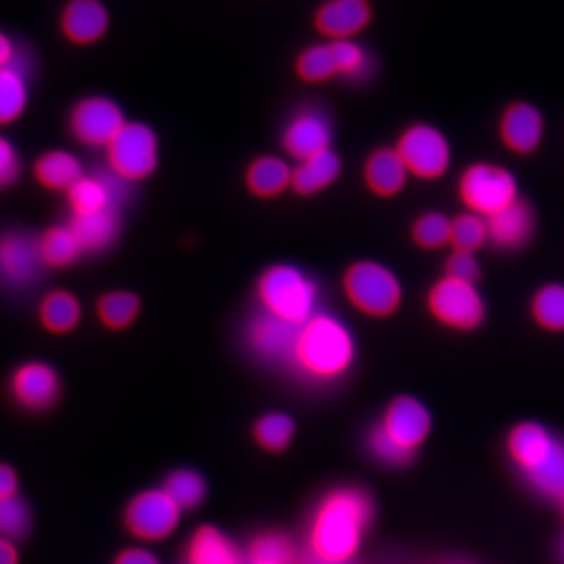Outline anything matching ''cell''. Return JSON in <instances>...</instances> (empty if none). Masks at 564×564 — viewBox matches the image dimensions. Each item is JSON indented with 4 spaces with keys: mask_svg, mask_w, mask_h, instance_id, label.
Listing matches in <instances>:
<instances>
[{
    "mask_svg": "<svg viewBox=\"0 0 564 564\" xmlns=\"http://www.w3.org/2000/svg\"><path fill=\"white\" fill-rule=\"evenodd\" d=\"M372 513V502L358 489H339L329 494L318 507L311 529L314 555L322 563L348 562L361 545Z\"/></svg>",
    "mask_w": 564,
    "mask_h": 564,
    "instance_id": "cell-1",
    "label": "cell"
},
{
    "mask_svg": "<svg viewBox=\"0 0 564 564\" xmlns=\"http://www.w3.org/2000/svg\"><path fill=\"white\" fill-rule=\"evenodd\" d=\"M355 358L348 326L332 314L317 313L300 328L292 366L315 381H332L347 373Z\"/></svg>",
    "mask_w": 564,
    "mask_h": 564,
    "instance_id": "cell-2",
    "label": "cell"
},
{
    "mask_svg": "<svg viewBox=\"0 0 564 564\" xmlns=\"http://www.w3.org/2000/svg\"><path fill=\"white\" fill-rule=\"evenodd\" d=\"M511 458L534 491L564 500V441L540 423L516 426L508 440Z\"/></svg>",
    "mask_w": 564,
    "mask_h": 564,
    "instance_id": "cell-3",
    "label": "cell"
},
{
    "mask_svg": "<svg viewBox=\"0 0 564 564\" xmlns=\"http://www.w3.org/2000/svg\"><path fill=\"white\" fill-rule=\"evenodd\" d=\"M262 311L302 326L318 313L317 282L291 263H276L259 276L256 285Z\"/></svg>",
    "mask_w": 564,
    "mask_h": 564,
    "instance_id": "cell-4",
    "label": "cell"
},
{
    "mask_svg": "<svg viewBox=\"0 0 564 564\" xmlns=\"http://www.w3.org/2000/svg\"><path fill=\"white\" fill-rule=\"evenodd\" d=\"M344 292L359 313L373 318H388L403 303V285L384 263L359 261L344 274Z\"/></svg>",
    "mask_w": 564,
    "mask_h": 564,
    "instance_id": "cell-5",
    "label": "cell"
},
{
    "mask_svg": "<svg viewBox=\"0 0 564 564\" xmlns=\"http://www.w3.org/2000/svg\"><path fill=\"white\" fill-rule=\"evenodd\" d=\"M464 209L489 218L521 198L519 182L510 170L492 162H474L459 174L456 184Z\"/></svg>",
    "mask_w": 564,
    "mask_h": 564,
    "instance_id": "cell-6",
    "label": "cell"
},
{
    "mask_svg": "<svg viewBox=\"0 0 564 564\" xmlns=\"http://www.w3.org/2000/svg\"><path fill=\"white\" fill-rule=\"evenodd\" d=\"M426 310L434 322L456 333L477 332L488 317V306L478 285L440 278L426 295Z\"/></svg>",
    "mask_w": 564,
    "mask_h": 564,
    "instance_id": "cell-7",
    "label": "cell"
},
{
    "mask_svg": "<svg viewBox=\"0 0 564 564\" xmlns=\"http://www.w3.org/2000/svg\"><path fill=\"white\" fill-rule=\"evenodd\" d=\"M109 172L124 184L148 180L159 166V139L151 126L128 121L106 148Z\"/></svg>",
    "mask_w": 564,
    "mask_h": 564,
    "instance_id": "cell-8",
    "label": "cell"
},
{
    "mask_svg": "<svg viewBox=\"0 0 564 564\" xmlns=\"http://www.w3.org/2000/svg\"><path fill=\"white\" fill-rule=\"evenodd\" d=\"M393 148L410 176L421 181L443 180L454 159L451 141L441 129L429 122H415L404 129Z\"/></svg>",
    "mask_w": 564,
    "mask_h": 564,
    "instance_id": "cell-9",
    "label": "cell"
},
{
    "mask_svg": "<svg viewBox=\"0 0 564 564\" xmlns=\"http://www.w3.org/2000/svg\"><path fill=\"white\" fill-rule=\"evenodd\" d=\"M126 115L120 104L109 96H85L69 111L70 135L88 148L109 147L111 140L124 128Z\"/></svg>",
    "mask_w": 564,
    "mask_h": 564,
    "instance_id": "cell-10",
    "label": "cell"
},
{
    "mask_svg": "<svg viewBox=\"0 0 564 564\" xmlns=\"http://www.w3.org/2000/svg\"><path fill=\"white\" fill-rule=\"evenodd\" d=\"M41 262L39 236L21 229L0 234V284L11 291H24L39 281Z\"/></svg>",
    "mask_w": 564,
    "mask_h": 564,
    "instance_id": "cell-11",
    "label": "cell"
},
{
    "mask_svg": "<svg viewBox=\"0 0 564 564\" xmlns=\"http://www.w3.org/2000/svg\"><path fill=\"white\" fill-rule=\"evenodd\" d=\"M181 508L165 491L137 496L126 511V524L141 540L159 541L169 536L180 522Z\"/></svg>",
    "mask_w": 564,
    "mask_h": 564,
    "instance_id": "cell-12",
    "label": "cell"
},
{
    "mask_svg": "<svg viewBox=\"0 0 564 564\" xmlns=\"http://www.w3.org/2000/svg\"><path fill=\"white\" fill-rule=\"evenodd\" d=\"M110 28V10L102 0H66L58 17L63 39L77 47L95 46Z\"/></svg>",
    "mask_w": 564,
    "mask_h": 564,
    "instance_id": "cell-13",
    "label": "cell"
},
{
    "mask_svg": "<svg viewBox=\"0 0 564 564\" xmlns=\"http://www.w3.org/2000/svg\"><path fill=\"white\" fill-rule=\"evenodd\" d=\"M545 121L543 113L533 104L511 102L499 121V139L511 154L532 155L543 144Z\"/></svg>",
    "mask_w": 564,
    "mask_h": 564,
    "instance_id": "cell-14",
    "label": "cell"
},
{
    "mask_svg": "<svg viewBox=\"0 0 564 564\" xmlns=\"http://www.w3.org/2000/svg\"><path fill=\"white\" fill-rule=\"evenodd\" d=\"M300 328L302 326L261 311L248 325L247 340L259 358L270 362L292 364Z\"/></svg>",
    "mask_w": 564,
    "mask_h": 564,
    "instance_id": "cell-15",
    "label": "cell"
},
{
    "mask_svg": "<svg viewBox=\"0 0 564 564\" xmlns=\"http://www.w3.org/2000/svg\"><path fill=\"white\" fill-rule=\"evenodd\" d=\"M372 20L369 0H325L315 11L314 28L329 41L355 40Z\"/></svg>",
    "mask_w": 564,
    "mask_h": 564,
    "instance_id": "cell-16",
    "label": "cell"
},
{
    "mask_svg": "<svg viewBox=\"0 0 564 564\" xmlns=\"http://www.w3.org/2000/svg\"><path fill=\"white\" fill-rule=\"evenodd\" d=\"M11 393L25 410L44 411L57 402L62 381L51 364L32 361L22 364L11 377Z\"/></svg>",
    "mask_w": 564,
    "mask_h": 564,
    "instance_id": "cell-17",
    "label": "cell"
},
{
    "mask_svg": "<svg viewBox=\"0 0 564 564\" xmlns=\"http://www.w3.org/2000/svg\"><path fill=\"white\" fill-rule=\"evenodd\" d=\"M488 245L496 250L514 252L524 250L536 232V214L532 204L519 198L511 206L486 218Z\"/></svg>",
    "mask_w": 564,
    "mask_h": 564,
    "instance_id": "cell-18",
    "label": "cell"
},
{
    "mask_svg": "<svg viewBox=\"0 0 564 564\" xmlns=\"http://www.w3.org/2000/svg\"><path fill=\"white\" fill-rule=\"evenodd\" d=\"M332 122L317 109L299 111L282 133V147L296 162L332 150Z\"/></svg>",
    "mask_w": 564,
    "mask_h": 564,
    "instance_id": "cell-19",
    "label": "cell"
},
{
    "mask_svg": "<svg viewBox=\"0 0 564 564\" xmlns=\"http://www.w3.org/2000/svg\"><path fill=\"white\" fill-rule=\"evenodd\" d=\"M380 425L397 444L414 452L429 436L432 417L419 400L400 397L388 408Z\"/></svg>",
    "mask_w": 564,
    "mask_h": 564,
    "instance_id": "cell-20",
    "label": "cell"
},
{
    "mask_svg": "<svg viewBox=\"0 0 564 564\" xmlns=\"http://www.w3.org/2000/svg\"><path fill=\"white\" fill-rule=\"evenodd\" d=\"M122 185L124 182L118 180L110 172L107 174H85L80 181H77L66 193L70 215L96 214L110 209V207H120L122 203Z\"/></svg>",
    "mask_w": 564,
    "mask_h": 564,
    "instance_id": "cell-21",
    "label": "cell"
},
{
    "mask_svg": "<svg viewBox=\"0 0 564 564\" xmlns=\"http://www.w3.org/2000/svg\"><path fill=\"white\" fill-rule=\"evenodd\" d=\"M31 102V73L24 52L7 68L0 69V128L24 117Z\"/></svg>",
    "mask_w": 564,
    "mask_h": 564,
    "instance_id": "cell-22",
    "label": "cell"
},
{
    "mask_svg": "<svg viewBox=\"0 0 564 564\" xmlns=\"http://www.w3.org/2000/svg\"><path fill=\"white\" fill-rule=\"evenodd\" d=\"M410 177L395 148H380L373 151L364 169L367 187L380 198H393L400 195Z\"/></svg>",
    "mask_w": 564,
    "mask_h": 564,
    "instance_id": "cell-23",
    "label": "cell"
},
{
    "mask_svg": "<svg viewBox=\"0 0 564 564\" xmlns=\"http://www.w3.org/2000/svg\"><path fill=\"white\" fill-rule=\"evenodd\" d=\"M33 177L40 187L52 193H68L85 176L80 159L65 150L43 152L32 166Z\"/></svg>",
    "mask_w": 564,
    "mask_h": 564,
    "instance_id": "cell-24",
    "label": "cell"
},
{
    "mask_svg": "<svg viewBox=\"0 0 564 564\" xmlns=\"http://www.w3.org/2000/svg\"><path fill=\"white\" fill-rule=\"evenodd\" d=\"M343 173V162L333 150L318 152L292 166L293 192L300 196H313L332 187Z\"/></svg>",
    "mask_w": 564,
    "mask_h": 564,
    "instance_id": "cell-25",
    "label": "cell"
},
{
    "mask_svg": "<svg viewBox=\"0 0 564 564\" xmlns=\"http://www.w3.org/2000/svg\"><path fill=\"white\" fill-rule=\"evenodd\" d=\"M68 225L87 254L107 251L120 237L121 210L120 207H110V209L79 215V217L70 215Z\"/></svg>",
    "mask_w": 564,
    "mask_h": 564,
    "instance_id": "cell-26",
    "label": "cell"
},
{
    "mask_svg": "<svg viewBox=\"0 0 564 564\" xmlns=\"http://www.w3.org/2000/svg\"><path fill=\"white\" fill-rule=\"evenodd\" d=\"M84 307L80 300L66 289H55L40 302L39 321L47 333L55 336L73 333L80 325Z\"/></svg>",
    "mask_w": 564,
    "mask_h": 564,
    "instance_id": "cell-27",
    "label": "cell"
},
{
    "mask_svg": "<svg viewBox=\"0 0 564 564\" xmlns=\"http://www.w3.org/2000/svg\"><path fill=\"white\" fill-rule=\"evenodd\" d=\"M245 181L248 191L258 198H274L291 188L292 166L276 155H262L250 163Z\"/></svg>",
    "mask_w": 564,
    "mask_h": 564,
    "instance_id": "cell-28",
    "label": "cell"
},
{
    "mask_svg": "<svg viewBox=\"0 0 564 564\" xmlns=\"http://www.w3.org/2000/svg\"><path fill=\"white\" fill-rule=\"evenodd\" d=\"M39 250L44 269H68L79 262L87 252L68 223L47 228L39 236Z\"/></svg>",
    "mask_w": 564,
    "mask_h": 564,
    "instance_id": "cell-29",
    "label": "cell"
},
{
    "mask_svg": "<svg viewBox=\"0 0 564 564\" xmlns=\"http://www.w3.org/2000/svg\"><path fill=\"white\" fill-rule=\"evenodd\" d=\"M191 564H242L239 549L215 527H203L188 545Z\"/></svg>",
    "mask_w": 564,
    "mask_h": 564,
    "instance_id": "cell-30",
    "label": "cell"
},
{
    "mask_svg": "<svg viewBox=\"0 0 564 564\" xmlns=\"http://www.w3.org/2000/svg\"><path fill=\"white\" fill-rule=\"evenodd\" d=\"M530 317L538 328L564 333V284L547 282L534 291L529 304Z\"/></svg>",
    "mask_w": 564,
    "mask_h": 564,
    "instance_id": "cell-31",
    "label": "cell"
},
{
    "mask_svg": "<svg viewBox=\"0 0 564 564\" xmlns=\"http://www.w3.org/2000/svg\"><path fill=\"white\" fill-rule=\"evenodd\" d=\"M141 310L139 296L129 291L104 293L96 303L99 322L111 332H122L135 323Z\"/></svg>",
    "mask_w": 564,
    "mask_h": 564,
    "instance_id": "cell-32",
    "label": "cell"
},
{
    "mask_svg": "<svg viewBox=\"0 0 564 564\" xmlns=\"http://www.w3.org/2000/svg\"><path fill=\"white\" fill-rule=\"evenodd\" d=\"M329 47H332L337 77L355 82L366 79L372 74V57L358 41H329Z\"/></svg>",
    "mask_w": 564,
    "mask_h": 564,
    "instance_id": "cell-33",
    "label": "cell"
},
{
    "mask_svg": "<svg viewBox=\"0 0 564 564\" xmlns=\"http://www.w3.org/2000/svg\"><path fill=\"white\" fill-rule=\"evenodd\" d=\"M295 70L296 76L306 84H323L337 77L329 43L313 44L300 52Z\"/></svg>",
    "mask_w": 564,
    "mask_h": 564,
    "instance_id": "cell-34",
    "label": "cell"
},
{
    "mask_svg": "<svg viewBox=\"0 0 564 564\" xmlns=\"http://www.w3.org/2000/svg\"><path fill=\"white\" fill-rule=\"evenodd\" d=\"M488 245V225L486 218L463 212L452 218L451 247L452 250L474 252L477 254Z\"/></svg>",
    "mask_w": 564,
    "mask_h": 564,
    "instance_id": "cell-35",
    "label": "cell"
},
{
    "mask_svg": "<svg viewBox=\"0 0 564 564\" xmlns=\"http://www.w3.org/2000/svg\"><path fill=\"white\" fill-rule=\"evenodd\" d=\"M452 218L441 212H426L413 225V240L421 250L434 251L451 245Z\"/></svg>",
    "mask_w": 564,
    "mask_h": 564,
    "instance_id": "cell-36",
    "label": "cell"
},
{
    "mask_svg": "<svg viewBox=\"0 0 564 564\" xmlns=\"http://www.w3.org/2000/svg\"><path fill=\"white\" fill-rule=\"evenodd\" d=\"M206 489L202 475L193 473V470L182 469L170 475L163 491L172 497L173 502L181 510H188V508L198 507L203 502L204 497H206Z\"/></svg>",
    "mask_w": 564,
    "mask_h": 564,
    "instance_id": "cell-37",
    "label": "cell"
},
{
    "mask_svg": "<svg viewBox=\"0 0 564 564\" xmlns=\"http://www.w3.org/2000/svg\"><path fill=\"white\" fill-rule=\"evenodd\" d=\"M32 514L20 496L0 500V538L18 540L31 529Z\"/></svg>",
    "mask_w": 564,
    "mask_h": 564,
    "instance_id": "cell-38",
    "label": "cell"
},
{
    "mask_svg": "<svg viewBox=\"0 0 564 564\" xmlns=\"http://www.w3.org/2000/svg\"><path fill=\"white\" fill-rule=\"evenodd\" d=\"M293 432H295V425L292 419L280 413L265 415L258 422L254 430L259 444L273 452L284 451L292 441Z\"/></svg>",
    "mask_w": 564,
    "mask_h": 564,
    "instance_id": "cell-39",
    "label": "cell"
},
{
    "mask_svg": "<svg viewBox=\"0 0 564 564\" xmlns=\"http://www.w3.org/2000/svg\"><path fill=\"white\" fill-rule=\"evenodd\" d=\"M252 563L291 564L293 549L288 538L278 533L263 534L250 549Z\"/></svg>",
    "mask_w": 564,
    "mask_h": 564,
    "instance_id": "cell-40",
    "label": "cell"
},
{
    "mask_svg": "<svg viewBox=\"0 0 564 564\" xmlns=\"http://www.w3.org/2000/svg\"><path fill=\"white\" fill-rule=\"evenodd\" d=\"M370 451L380 459L381 463L389 464V466H404L413 459L414 452L408 451L402 445L397 444L395 441L384 432L383 426L378 425L370 433L369 437Z\"/></svg>",
    "mask_w": 564,
    "mask_h": 564,
    "instance_id": "cell-41",
    "label": "cell"
},
{
    "mask_svg": "<svg viewBox=\"0 0 564 564\" xmlns=\"http://www.w3.org/2000/svg\"><path fill=\"white\" fill-rule=\"evenodd\" d=\"M444 276L452 280L469 282L478 285L481 280V265L474 252L452 250L445 261Z\"/></svg>",
    "mask_w": 564,
    "mask_h": 564,
    "instance_id": "cell-42",
    "label": "cell"
},
{
    "mask_svg": "<svg viewBox=\"0 0 564 564\" xmlns=\"http://www.w3.org/2000/svg\"><path fill=\"white\" fill-rule=\"evenodd\" d=\"M22 161L13 141L0 135V192L9 191L21 180Z\"/></svg>",
    "mask_w": 564,
    "mask_h": 564,
    "instance_id": "cell-43",
    "label": "cell"
},
{
    "mask_svg": "<svg viewBox=\"0 0 564 564\" xmlns=\"http://www.w3.org/2000/svg\"><path fill=\"white\" fill-rule=\"evenodd\" d=\"M21 52L13 36L0 29V69L13 65L20 58Z\"/></svg>",
    "mask_w": 564,
    "mask_h": 564,
    "instance_id": "cell-44",
    "label": "cell"
},
{
    "mask_svg": "<svg viewBox=\"0 0 564 564\" xmlns=\"http://www.w3.org/2000/svg\"><path fill=\"white\" fill-rule=\"evenodd\" d=\"M18 478L14 470L6 464H0V500L17 496Z\"/></svg>",
    "mask_w": 564,
    "mask_h": 564,
    "instance_id": "cell-45",
    "label": "cell"
},
{
    "mask_svg": "<svg viewBox=\"0 0 564 564\" xmlns=\"http://www.w3.org/2000/svg\"><path fill=\"white\" fill-rule=\"evenodd\" d=\"M117 564H159V562L150 552L132 549L118 556Z\"/></svg>",
    "mask_w": 564,
    "mask_h": 564,
    "instance_id": "cell-46",
    "label": "cell"
},
{
    "mask_svg": "<svg viewBox=\"0 0 564 564\" xmlns=\"http://www.w3.org/2000/svg\"><path fill=\"white\" fill-rule=\"evenodd\" d=\"M20 563V555H18L17 547L13 541L0 538V564H18Z\"/></svg>",
    "mask_w": 564,
    "mask_h": 564,
    "instance_id": "cell-47",
    "label": "cell"
},
{
    "mask_svg": "<svg viewBox=\"0 0 564 564\" xmlns=\"http://www.w3.org/2000/svg\"><path fill=\"white\" fill-rule=\"evenodd\" d=\"M252 564H263V563H252Z\"/></svg>",
    "mask_w": 564,
    "mask_h": 564,
    "instance_id": "cell-48",
    "label": "cell"
},
{
    "mask_svg": "<svg viewBox=\"0 0 564 564\" xmlns=\"http://www.w3.org/2000/svg\"><path fill=\"white\" fill-rule=\"evenodd\" d=\"M563 554H564V544H563Z\"/></svg>",
    "mask_w": 564,
    "mask_h": 564,
    "instance_id": "cell-49",
    "label": "cell"
}]
</instances>
